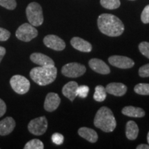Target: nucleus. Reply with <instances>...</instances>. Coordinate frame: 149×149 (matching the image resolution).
<instances>
[{
    "mask_svg": "<svg viewBox=\"0 0 149 149\" xmlns=\"http://www.w3.org/2000/svg\"><path fill=\"white\" fill-rule=\"evenodd\" d=\"M97 26L103 34L109 37L120 36L124 31L122 22L112 14L104 13L99 16Z\"/></svg>",
    "mask_w": 149,
    "mask_h": 149,
    "instance_id": "1",
    "label": "nucleus"
},
{
    "mask_svg": "<svg viewBox=\"0 0 149 149\" xmlns=\"http://www.w3.org/2000/svg\"><path fill=\"white\" fill-rule=\"evenodd\" d=\"M57 69L55 65L38 66L30 72L31 79L40 86H46L53 83L57 77Z\"/></svg>",
    "mask_w": 149,
    "mask_h": 149,
    "instance_id": "2",
    "label": "nucleus"
},
{
    "mask_svg": "<svg viewBox=\"0 0 149 149\" xmlns=\"http://www.w3.org/2000/svg\"><path fill=\"white\" fill-rule=\"evenodd\" d=\"M94 124L97 128L109 133L115 130L117 122L111 110L108 107H103L97 112L94 119Z\"/></svg>",
    "mask_w": 149,
    "mask_h": 149,
    "instance_id": "3",
    "label": "nucleus"
},
{
    "mask_svg": "<svg viewBox=\"0 0 149 149\" xmlns=\"http://www.w3.org/2000/svg\"><path fill=\"white\" fill-rule=\"evenodd\" d=\"M26 13L29 23L33 26H40L44 22L42 6L38 3H30L26 9Z\"/></svg>",
    "mask_w": 149,
    "mask_h": 149,
    "instance_id": "4",
    "label": "nucleus"
},
{
    "mask_svg": "<svg viewBox=\"0 0 149 149\" xmlns=\"http://www.w3.org/2000/svg\"><path fill=\"white\" fill-rule=\"evenodd\" d=\"M38 35V31L31 24L25 23L20 26L16 31L15 35L18 40L22 42H29L35 38Z\"/></svg>",
    "mask_w": 149,
    "mask_h": 149,
    "instance_id": "5",
    "label": "nucleus"
},
{
    "mask_svg": "<svg viewBox=\"0 0 149 149\" xmlns=\"http://www.w3.org/2000/svg\"><path fill=\"white\" fill-rule=\"evenodd\" d=\"M10 84L15 92L19 95H24L28 93L31 86L29 80L20 74L13 76L10 80Z\"/></svg>",
    "mask_w": 149,
    "mask_h": 149,
    "instance_id": "6",
    "label": "nucleus"
},
{
    "mask_svg": "<svg viewBox=\"0 0 149 149\" xmlns=\"http://www.w3.org/2000/svg\"><path fill=\"white\" fill-rule=\"evenodd\" d=\"M48 128V121L46 117L42 116L33 119L29 122L28 129L34 135H42L46 133Z\"/></svg>",
    "mask_w": 149,
    "mask_h": 149,
    "instance_id": "7",
    "label": "nucleus"
},
{
    "mask_svg": "<svg viewBox=\"0 0 149 149\" xmlns=\"http://www.w3.org/2000/svg\"><path fill=\"white\" fill-rule=\"evenodd\" d=\"M86 68L82 64L79 63H68L61 68V73L68 77L75 78L80 77L85 73Z\"/></svg>",
    "mask_w": 149,
    "mask_h": 149,
    "instance_id": "8",
    "label": "nucleus"
},
{
    "mask_svg": "<svg viewBox=\"0 0 149 149\" xmlns=\"http://www.w3.org/2000/svg\"><path fill=\"white\" fill-rule=\"evenodd\" d=\"M109 62L112 66L122 69L130 68L135 64L134 61L130 58L125 56L120 55H113L110 57L109 58Z\"/></svg>",
    "mask_w": 149,
    "mask_h": 149,
    "instance_id": "9",
    "label": "nucleus"
},
{
    "mask_svg": "<svg viewBox=\"0 0 149 149\" xmlns=\"http://www.w3.org/2000/svg\"><path fill=\"white\" fill-rule=\"evenodd\" d=\"M44 44L48 48L57 51H63L66 47L64 41L57 35H48L44 38Z\"/></svg>",
    "mask_w": 149,
    "mask_h": 149,
    "instance_id": "10",
    "label": "nucleus"
},
{
    "mask_svg": "<svg viewBox=\"0 0 149 149\" xmlns=\"http://www.w3.org/2000/svg\"><path fill=\"white\" fill-rule=\"evenodd\" d=\"M61 99L55 93H49L46 95L44 102V109L48 112H53L58 108L60 104Z\"/></svg>",
    "mask_w": 149,
    "mask_h": 149,
    "instance_id": "11",
    "label": "nucleus"
},
{
    "mask_svg": "<svg viewBox=\"0 0 149 149\" xmlns=\"http://www.w3.org/2000/svg\"><path fill=\"white\" fill-rule=\"evenodd\" d=\"M89 66L94 71L100 74H107L111 72L109 66L104 62V61L100 59L93 58L89 61Z\"/></svg>",
    "mask_w": 149,
    "mask_h": 149,
    "instance_id": "12",
    "label": "nucleus"
},
{
    "mask_svg": "<svg viewBox=\"0 0 149 149\" xmlns=\"http://www.w3.org/2000/svg\"><path fill=\"white\" fill-rule=\"evenodd\" d=\"M16 126L15 121L13 117H6L0 121V135H8L13 131Z\"/></svg>",
    "mask_w": 149,
    "mask_h": 149,
    "instance_id": "13",
    "label": "nucleus"
},
{
    "mask_svg": "<svg viewBox=\"0 0 149 149\" xmlns=\"http://www.w3.org/2000/svg\"><path fill=\"white\" fill-rule=\"evenodd\" d=\"M107 93L117 97L123 96L127 91V87L122 83H110L106 87Z\"/></svg>",
    "mask_w": 149,
    "mask_h": 149,
    "instance_id": "14",
    "label": "nucleus"
},
{
    "mask_svg": "<svg viewBox=\"0 0 149 149\" xmlns=\"http://www.w3.org/2000/svg\"><path fill=\"white\" fill-rule=\"evenodd\" d=\"M70 44L74 48L84 53H89L92 51V45L90 43L80 37H73L70 40Z\"/></svg>",
    "mask_w": 149,
    "mask_h": 149,
    "instance_id": "15",
    "label": "nucleus"
},
{
    "mask_svg": "<svg viewBox=\"0 0 149 149\" xmlns=\"http://www.w3.org/2000/svg\"><path fill=\"white\" fill-rule=\"evenodd\" d=\"M31 60L33 63L39 66H47V65H55V62L51 57L40 53H34L30 57Z\"/></svg>",
    "mask_w": 149,
    "mask_h": 149,
    "instance_id": "16",
    "label": "nucleus"
},
{
    "mask_svg": "<svg viewBox=\"0 0 149 149\" xmlns=\"http://www.w3.org/2000/svg\"><path fill=\"white\" fill-rule=\"evenodd\" d=\"M78 84L76 81H69L62 88L63 95L72 102L77 97V89Z\"/></svg>",
    "mask_w": 149,
    "mask_h": 149,
    "instance_id": "17",
    "label": "nucleus"
},
{
    "mask_svg": "<svg viewBox=\"0 0 149 149\" xmlns=\"http://www.w3.org/2000/svg\"><path fill=\"white\" fill-rule=\"evenodd\" d=\"M78 134L82 138H84L86 140L91 143H95L97 141L98 135L95 130L92 128L87 127H81L78 130Z\"/></svg>",
    "mask_w": 149,
    "mask_h": 149,
    "instance_id": "18",
    "label": "nucleus"
},
{
    "mask_svg": "<svg viewBox=\"0 0 149 149\" xmlns=\"http://www.w3.org/2000/svg\"><path fill=\"white\" fill-rule=\"evenodd\" d=\"M139 128L133 121H128L126 126V137L130 140H135L138 136Z\"/></svg>",
    "mask_w": 149,
    "mask_h": 149,
    "instance_id": "19",
    "label": "nucleus"
},
{
    "mask_svg": "<svg viewBox=\"0 0 149 149\" xmlns=\"http://www.w3.org/2000/svg\"><path fill=\"white\" fill-rule=\"evenodd\" d=\"M122 113L124 115L131 117H143L145 115V112L142 109L131 106L124 107L122 109Z\"/></svg>",
    "mask_w": 149,
    "mask_h": 149,
    "instance_id": "20",
    "label": "nucleus"
},
{
    "mask_svg": "<svg viewBox=\"0 0 149 149\" xmlns=\"http://www.w3.org/2000/svg\"><path fill=\"white\" fill-rule=\"evenodd\" d=\"M93 98L96 102H101L105 100L107 98V91L106 88H104L103 86L99 85L97 86L95 89V93L93 95Z\"/></svg>",
    "mask_w": 149,
    "mask_h": 149,
    "instance_id": "21",
    "label": "nucleus"
},
{
    "mask_svg": "<svg viewBox=\"0 0 149 149\" xmlns=\"http://www.w3.org/2000/svg\"><path fill=\"white\" fill-rule=\"evenodd\" d=\"M100 3L104 8L109 10H114L120 6V0H100Z\"/></svg>",
    "mask_w": 149,
    "mask_h": 149,
    "instance_id": "22",
    "label": "nucleus"
},
{
    "mask_svg": "<svg viewBox=\"0 0 149 149\" xmlns=\"http://www.w3.org/2000/svg\"><path fill=\"white\" fill-rule=\"evenodd\" d=\"M44 148V144L40 139H33L26 144L24 149H43Z\"/></svg>",
    "mask_w": 149,
    "mask_h": 149,
    "instance_id": "23",
    "label": "nucleus"
},
{
    "mask_svg": "<svg viewBox=\"0 0 149 149\" xmlns=\"http://www.w3.org/2000/svg\"><path fill=\"white\" fill-rule=\"evenodd\" d=\"M134 91L136 93L141 95H149V84H138L135 86Z\"/></svg>",
    "mask_w": 149,
    "mask_h": 149,
    "instance_id": "24",
    "label": "nucleus"
},
{
    "mask_svg": "<svg viewBox=\"0 0 149 149\" xmlns=\"http://www.w3.org/2000/svg\"><path fill=\"white\" fill-rule=\"evenodd\" d=\"M0 6L8 10H14L17 7L15 0H0Z\"/></svg>",
    "mask_w": 149,
    "mask_h": 149,
    "instance_id": "25",
    "label": "nucleus"
},
{
    "mask_svg": "<svg viewBox=\"0 0 149 149\" xmlns=\"http://www.w3.org/2000/svg\"><path fill=\"white\" fill-rule=\"evenodd\" d=\"M89 92L88 86L85 85L78 86V88L77 89V95L80 97L81 98H86L88 95Z\"/></svg>",
    "mask_w": 149,
    "mask_h": 149,
    "instance_id": "26",
    "label": "nucleus"
},
{
    "mask_svg": "<svg viewBox=\"0 0 149 149\" xmlns=\"http://www.w3.org/2000/svg\"><path fill=\"white\" fill-rule=\"evenodd\" d=\"M139 49L143 55L149 59V42H143L140 43L139 45Z\"/></svg>",
    "mask_w": 149,
    "mask_h": 149,
    "instance_id": "27",
    "label": "nucleus"
},
{
    "mask_svg": "<svg viewBox=\"0 0 149 149\" xmlns=\"http://www.w3.org/2000/svg\"><path fill=\"white\" fill-rule=\"evenodd\" d=\"M52 141L54 144L57 145H61L64 142V136L59 133H55L52 135Z\"/></svg>",
    "mask_w": 149,
    "mask_h": 149,
    "instance_id": "28",
    "label": "nucleus"
},
{
    "mask_svg": "<svg viewBox=\"0 0 149 149\" xmlns=\"http://www.w3.org/2000/svg\"><path fill=\"white\" fill-rule=\"evenodd\" d=\"M141 20L144 24L149 23V5H147L141 13Z\"/></svg>",
    "mask_w": 149,
    "mask_h": 149,
    "instance_id": "29",
    "label": "nucleus"
},
{
    "mask_svg": "<svg viewBox=\"0 0 149 149\" xmlns=\"http://www.w3.org/2000/svg\"><path fill=\"white\" fill-rule=\"evenodd\" d=\"M10 36V33L8 30L0 27V42H5L9 39Z\"/></svg>",
    "mask_w": 149,
    "mask_h": 149,
    "instance_id": "30",
    "label": "nucleus"
},
{
    "mask_svg": "<svg viewBox=\"0 0 149 149\" xmlns=\"http://www.w3.org/2000/svg\"><path fill=\"white\" fill-rule=\"evenodd\" d=\"M139 74L141 77H149V64L144 65L139 68Z\"/></svg>",
    "mask_w": 149,
    "mask_h": 149,
    "instance_id": "31",
    "label": "nucleus"
},
{
    "mask_svg": "<svg viewBox=\"0 0 149 149\" xmlns=\"http://www.w3.org/2000/svg\"><path fill=\"white\" fill-rule=\"evenodd\" d=\"M6 112V105L3 100L0 99V117H1Z\"/></svg>",
    "mask_w": 149,
    "mask_h": 149,
    "instance_id": "32",
    "label": "nucleus"
},
{
    "mask_svg": "<svg viewBox=\"0 0 149 149\" xmlns=\"http://www.w3.org/2000/svg\"><path fill=\"white\" fill-rule=\"evenodd\" d=\"M6 48L4 47H2V46H0V63H1V60H2L3 57L6 55Z\"/></svg>",
    "mask_w": 149,
    "mask_h": 149,
    "instance_id": "33",
    "label": "nucleus"
},
{
    "mask_svg": "<svg viewBox=\"0 0 149 149\" xmlns=\"http://www.w3.org/2000/svg\"><path fill=\"white\" fill-rule=\"evenodd\" d=\"M137 149H149V145L139 144L138 146H137Z\"/></svg>",
    "mask_w": 149,
    "mask_h": 149,
    "instance_id": "34",
    "label": "nucleus"
},
{
    "mask_svg": "<svg viewBox=\"0 0 149 149\" xmlns=\"http://www.w3.org/2000/svg\"><path fill=\"white\" fill-rule=\"evenodd\" d=\"M147 140H148V144H149V132L148 133V135H147Z\"/></svg>",
    "mask_w": 149,
    "mask_h": 149,
    "instance_id": "35",
    "label": "nucleus"
},
{
    "mask_svg": "<svg viewBox=\"0 0 149 149\" xmlns=\"http://www.w3.org/2000/svg\"><path fill=\"white\" fill-rule=\"evenodd\" d=\"M130 1H134V0H130Z\"/></svg>",
    "mask_w": 149,
    "mask_h": 149,
    "instance_id": "36",
    "label": "nucleus"
}]
</instances>
